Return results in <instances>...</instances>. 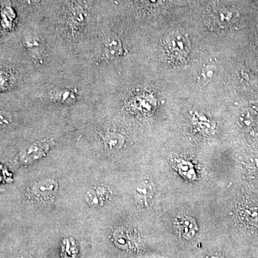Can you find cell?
<instances>
[{"label": "cell", "mask_w": 258, "mask_h": 258, "mask_svg": "<svg viewBox=\"0 0 258 258\" xmlns=\"http://www.w3.org/2000/svg\"><path fill=\"white\" fill-rule=\"evenodd\" d=\"M146 4L150 5H157L162 2V0H143Z\"/></svg>", "instance_id": "obj_15"}, {"label": "cell", "mask_w": 258, "mask_h": 258, "mask_svg": "<svg viewBox=\"0 0 258 258\" xmlns=\"http://www.w3.org/2000/svg\"><path fill=\"white\" fill-rule=\"evenodd\" d=\"M217 76V68L213 65H208L202 69L200 75V80L202 84H208L213 82Z\"/></svg>", "instance_id": "obj_11"}, {"label": "cell", "mask_w": 258, "mask_h": 258, "mask_svg": "<svg viewBox=\"0 0 258 258\" xmlns=\"http://www.w3.org/2000/svg\"><path fill=\"white\" fill-rule=\"evenodd\" d=\"M155 192V188L152 183L149 182H143L138 185L135 190V195L139 201L147 202L152 198Z\"/></svg>", "instance_id": "obj_7"}, {"label": "cell", "mask_w": 258, "mask_h": 258, "mask_svg": "<svg viewBox=\"0 0 258 258\" xmlns=\"http://www.w3.org/2000/svg\"><path fill=\"white\" fill-rule=\"evenodd\" d=\"M106 195L105 190L102 189H92L85 195V200L91 207H100L103 205L106 200Z\"/></svg>", "instance_id": "obj_10"}, {"label": "cell", "mask_w": 258, "mask_h": 258, "mask_svg": "<svg viewBox=\"0 0 258 258\" xmlns=\"http://www.w3.org/2000/svg\"><path fill=\"white\" fill-rule=\"evenodd\" d=\"M57 190V185L53 180H47L39 182L34 187L33 191L37 196H47Z\"/></svg>", "instance_id": "obj_9"}, {"label": "cell", "mask_w": 258, "mask_h": 258, "mask_svg": "<svg viewBox=\"0 0 258 258\" xmlns=\"http://www.w3.org/2000/svg\"><path fill=\"white\" fill-rule=\"evenodd\" d=\"M104 54L108 58H115L121 55L122 52V45L121 40L114 34L107 35L103 38Z\"/></svg>", "instance_id": "obj_4"}, {"label": "cell", "mask_w": 258, "mask_h": 258, "mask_svg": "<svg viewBox=\"0 0 258 258\" xmlns=\"http://www.w3.org/2000/svg\"><path fill=\"white\" fill-rule=\"evenodd\" d=\"M167 50L169 55L176 60H182L190 52V41L185 35L176 32L167 39Z\"/></svg>", "instance_id": "obj_1"}, {"label": "cell", "mask_w": 258, "mask_h": 258, "mask_svg": "<svg viewBox=\"0 0 258 258\" xmlns=\"http://www.w3.org/2000/svg\"><path fill=\"white\" fill-rule=\"evenodd\" d=\"M29 40H27V45L29 44V47L31 50L34 51H38V52L41 50V44L40 39L37 38V37H34V38L29 39Z\"/></svg>", "instance_id": "obj_13"}, {"label": "cell", "mask_w": 258, "mask_h": 258, "mask_svg": "<svg viewBox=\"0 0 258 258\" xmlns=\"http://www.w3.org/2000/svg\"><path fill=\"white\" fill-rule=\"evenodd\" d=\"M50 146V142L47 141L34 143L22 151L20 154V160L24 163H29L40 159L45 155Z\"/></svg>", "instance_id": "obj_2"}, {"label": "cell", "mask_w": 258, "mask_h": 258, "mask_svg": "<svg viewBox=\"0 0 258 258\" xmlns=\"http://www.w3.org/2000/svg\"><path fill=\"white\" fill-rule=\"evenodd\" d=\"M243 217L248 224L258 228V210L256 208L247 209L243 211Z\"/></svg>", "instance_id": "obj_12"}, {"label": "cell", "mask_w": 258, "mask_h": 258, "mask_svg": "<svg viewBox=\"0 0 258 258\" xmlns=\"http://www.w3.org/2000/svg\"><path fill=\"white\" fill-rule=\"evenodd\" d=\"M11 116L9 113L0 111V126H7L11 123Z\"/></svg>", "instance_id": "obj_14"}, {"label": "cell", "mask_w": 258, "mask_h": 258, "mask_svg": "<svg viewBox=\"0 0 258 258\" xmlns=\"http://www.w3.org/2000/svg\"><path fill=\"white\" fill-rule=\"evenodd\" d=\"M103 143L109 150H118L124 146L125 139L117 133H106L103 137Z\"/></svg>", "instance_id": "obj_8"}, {"label": "cell", "mask_w": 258, "mask_h": 258, "mask_svg": "<svg viewBox=\"0 0 258 258\" xmlns=\"http://www.w3.org/2000/svg\"><path fill=\"white\" fill-rule=\"evenodd\" d=\"M175 225L179 233L187 239L192 238L196 233L197 227L193 218L183 217L180 220H177Z\"/></svg>", "instance_id": "obj_5"}, {"label": "cell", "mask_w": 258, "mask_h": 258, "mask_svg": "<svg viewBox=\"0 0 258 258\" xmlns=\"http://www.w3.org/2000/svg\"><path fill=\"white\" fill-rule=\"evenodd\" d=\"M50 98L54 101H57V103H62V104H71L75 103L77 100V96L75 92L66 88H62V89H58L51 92Z\"/></svg>", "instance_id": "obj_6"}, {"label": "cell", "mask_w": 258, "mask_h": 258, "mask_svg": "<svg viewBox=\"0 0 258 258\" xmlns=\"http://www.w3.org/2000/svg\"><path fill=\"white\" fill-rule=\"evenodd\" d=\"M239 13L233 8H221L213 14V21L219 27H229L238 20Z\"/></svg>", "instance_id": "obj_3"}]
</instances>
